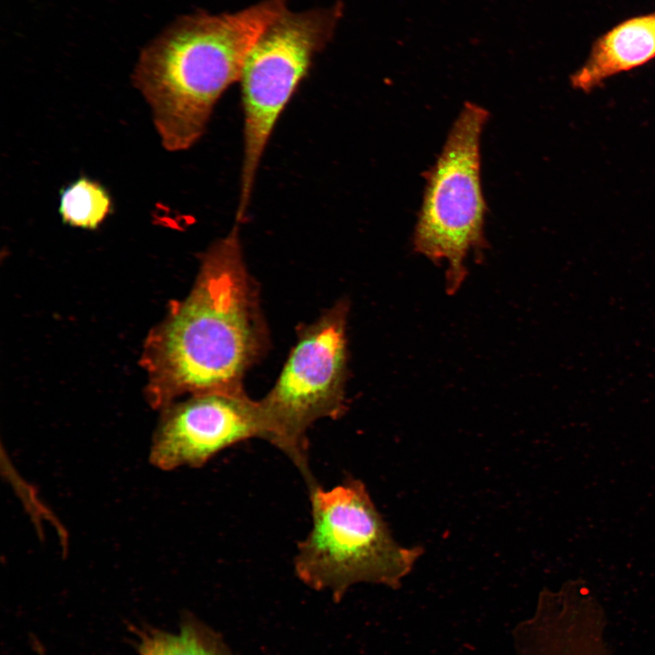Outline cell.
Returning a JSON list of instances; mask_svg holds the SVG:
<instances>
[{
	"mask_svg": "<svg viewBox=\"0 0 655 655\" xmlns=\"http://www.w3.org/2000/svg\"><path fill=\"white\" fill-rule=\"evenodd\" d=\"M239 223L207 251L189 296L149 341L155 407L175 397L241 390L267 336L255 280L246 267Z\"/></svg>",
	"mask_w": 655,
	"mask_h": 655,
	"instance_id": "obj_1",
	"label": "cell"
},
{
	"mask_svg": "<svg viewBox=\"0 0 655 655\" xmlns=\"http://www.w3.org/2000/svg\"><path fill=\"white\" fill-rule=\"evenodd\" d=\"M287 3L262 0L235 13L185 15L145 47L132 82L166 150H186L201 138L217 100L239 81L251 49L287 11Z\"/></svg>",
	"mask_w": 655,
	"mask_h": 655,
	"instance_id": "obj_2",
	"label": "cell"
},
{
	"mask_svg": "<svg viewBox=\"0 0 655 655\" xmlns=\"http://www.w3.org/2000/svg\"><path fill=\"white\" fill-rule=\"evenodd\" d=\"M312 528L299 542L297 575L309 586L342 593L359 582L398 589L422 554L393 538L364 483L309 488Z\"/></svg>",
	"mask_w": 655,
	"mask_h": 655,
	"instance_id": "obj_3",
	"label": "cell"
},
{
	"mask_svg": "<svg viewBox=\"0 0 655 655\" xmlns=\"http://www.w3.org/2000/svg\"><path fill=\"white\" fill-rule=\"evenodd\" d=\"M348 304L339 300L299 329L276 383L259 401L270 442L293 462L308 488L316 485L308 464L307 431L346 408Z\"/></svg>",
	"mask_w": 655,
	"mask_h": 655,
	"instance_id": "obj_4",
	"label": "cell"
},
{
	"mask_svg": "<svg viewBox=\"0 0 655 655\" xmlns=\"http://www.w3.org/2000/svg\"><path fill=\"white\" fill-rule=\"evenodd\" d=\"M489 118L481 106L466 102L454 121L426 186L414 234V249L438 263L448 262V291L466 277L465 261L486 244L487 204L480 176V138Z\"/></svg>",
	"mask_w": 655,
	"mask_h": 655,
	"instance_id": "obj_5",
	"label": "cell"
},
{
	"mask_svg": "<svg viewBox=\"0 0 655 655\" xmlns=\"http://www.w3.org/2000/svg\"><path fill=\"white\" fill-rule=\"evenodd\" d=\"M342 3L293 13L288 10L259 36L241 77L244 150L241 176L254 180L273 129L313 57L331 40Z\"/></svg>",
	"mask_w": 655,
	"mask_h": 655,
	"instance_id": "obj_6",
	"label": "cell"
},
{
	"mask_svg": "<svg viewBox=\"0 0 655 655\" xmlns=\"http://www.w3.org/2000/svg\"><path fill=\"white\" fill-rule=\"evenodd\" d=\"M254 438L267 439L266 424L259 401L244 389L195 395L167 412L149 459L164 470L198 468L225 448Z\"/></svg>",
	"mask_w": 655,
	"mask_h": 655,
	"instance_id": "obj_7",
	"label": "cell"
},
{
	"mask_svg": "<svg viewBox=\"0 0 655 655\" xmlns=\"http://www.w3.org/2000/svg\"><path fill=\"white\" fill-rule=\"evenodd\" d=\"M654 57L655 12L625 20L600 36L570 81L575 89L590 92L609 77Z\"/></svg>",
	"mask_w": 655,
	"mask_h": 655,
	"instance_id": "obj_8",
	"label": "cell"
},
{
	"mask_svg": "<svg viewBox=\"0 0 655 655\" xmlns=\"http://www.w3.org/2000/svg\"><path fill=\"white\" fill-rule=\"evenodd\" d=\"M58 211L64 223L95 229L112 212V199L102 184L81 176L60 191Z\"/></svg>",
	"mask_w": 655,
	"mask_h": 655,
	"instance_id": "obj_9",
	"label": "cell"
},
{
	"mask_svg": "<svg viewBox=\"0 0 655 655\" xmlns=\"http://www.w3.org/2000/svg\"><path fill=\"white\" fill-rule=\"evenodd\" d=\"M139 655H222L196 627L184 625L176 633L161 630L142 632Z\"/></svg>",
	"mask_w": 655,
	"mask_h": 655,
	"instance_id": "obj_10",
	"label": "cell"
}]
</instances>
